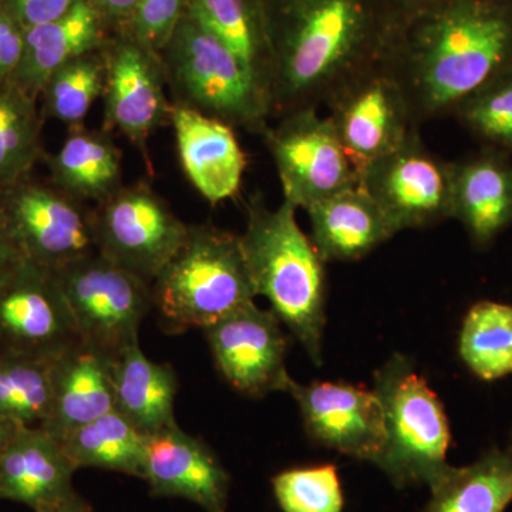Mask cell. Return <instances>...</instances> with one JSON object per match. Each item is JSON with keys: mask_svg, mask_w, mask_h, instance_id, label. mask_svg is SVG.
Wrapping results in <instances>:
<instances>
[{"mask_svg": "<svg viewBox=\"0 0 512 512\" xmlns=\"http://www.w3.org/2000/svg\"><path fill=\"white\" fill-rule=\"evenodd\" d=\"M430 490L424 512H504L512 501V453L491 450L470 466H448Z\"/></svg>", "mask_w": 512, "mask_h": 512, "instance_id": "obj_26", "label": "cell"}, {"mask_svg": "<svg viewBox=\"0 0 512 512\" xmlns=\"http://www.w3.org/2000/svg\"><path fill=\"white\" fill-rule=\"evenodd\" d=\"M268 28L271 117L319 109L357 74L386 57L370 0H284Z\"/></svg>", "mask_w": 512, "mask_h": 512, "instance_id": "obj_2", "label": "cell"}, {"mask_svg": "<svg viewBox=\"0 0 512 512\" xmlns=\"http://www.w3.org/2000/svg\"><path fill=\"white\" fill-rule=\"evenodd\" d=\"M187 13L229 47L268 94V30L249 0H187ZM269 100V99H268Z\"/></svg>", "mask_w": 512, "mask_h": 512, "instance_id": "obj_28", "label": "cell"}, {"mask_svg": "<svg viewBox=\"0 0 512 512\" xmlns=\"http://www.w3.org/2000/svg\"><path fill=\"white\" fill-rule=\"evenodd\" d=\"M114 410L111 360L77 342L55 357L52 403L42 429L62 440L77 427Z\"/></svg>", "mask_w": 512, "mask_h": 512, "instance_id": "obj_20", "label": "cell"}, {"mask_svg": "<svg viewBox=\"0 0 512 512\" xmlns=\"http://www.w3.org/2000/svg\"><path fill=\"white\" fill-rule=\"evenodd\" d=\"M239 238L256 296L268 299L271 311L312 362L322 365L325 261L299 227L296 208L284 200L271 210L264 198L256 195L248 201L247 228Z\"/></svg>", "mask_w": 512, "mask_h": 512, "instance_id": "obj_3", "label": "cell"}, {"mask_svg": "<svg viewBox=\"0 0 512 512\" xmlns=\"http://www.w3.org/2000/svg\"><path fill=\"white\" fill-rule=\"evenodd\" d=\"M22 259L23 255L20 254L15 242L6 235L5 231H0V282L16 268Z\"/></svg>", "mask_w": 512, "mask_h": 512, "instance_id": "obj_39", "label": "cell"}, {"mask_svg": "<svg viewBox=\"0 0 512 512\" xmlns=\"http://www.w3.org/2000/svg\"><path fill=\"white\" fill-rule=\"evenodd\" d=\"M165 73L157 53L137 39L124 40L106 57L104 124L143 148L148 137L170 123Z\"/></svg>", "mask_w": 512, "mask_h": 512, "instance_id": "obj_16", "label": "cell"}, {"mask_svg": "<svg viewBox=\"0 0 512 512\" xmlns=\"http://www.w3.org/2000/svg\"><path fill=\"white\" fill-rule=\"evenodd\" d=\"M154 306L173 328L205 329L256 292L241 238L212 225H190L187 239L153 281Z\"/></svg>", "mask_w": 512, "mask_h": 512, "instance_id": "obj_4", "label": "cell"}, {"mask_svg": "<svg viewBox=\"0 0 512 512\" xmlns=\"http://www.w3.org/2000/svg\"><path fill=\"white\" fill-rule=\"evenodd\" d=\"M96 249L153 284L187 239L185 224L146 184L121 187L93 212Z\"/></svg>", "mask_w": 512, "mask_h": 512, "instance_id": "obj_9", "label": "cell"}, {"mask_svg": "<svg viewBox=\"0 0 512 512\" xmlns=\"http://www.w3.org/2000/svg\"><path fill=\"white\" fill-rule=\"evenodd\" d=\"M326 106L359 177L417 128L402 84L384 60L353 77Z\"/></svg>", "mask_w": 512, "mask_h": 512, "instance_id": "obj_10", "label": "cell"}, {"mask_svg": "<svg viewBox=\"0 0 512 512\" xmlns=\"http://www.w3.org/2000/svg\"><path fill=\"white\" fill-rule=\"evenodd\" d=\"M99 15L117 19H131L140 0H87Z\"/></svg>", "mask_w": 512, "mask_h": 512, "instance_id": "obj_38", "label": "cell"}, {"mask_svg": "<svg viewBox=\"0 0 512 512\" xmlns=\"http://www.w3.org/2000/svg\"><path fill=\"white\" fill-rule=\"evenodd\" d=\"M453 177L454 164L430 153L416 128L402 146L363 171L360 185L400 232L453 218Z\"/></svg>", "mask_w": 512, "mask_h": 512, "instance_id": "obj_11", "label": "cell"}, {"mask_svg": "<svg viewBox=\"0 0 512 512\" xmlns=\"http://www.w3.org/2000/svg\"><path fill=\"white\" fill-rule=\"evenodd\" d=\"M42 512H93L92 507L80 497L79 494H73L72 497L62 501V503L53 505Z\"/></svg>", "mask_w": 512, "mask_h": 512, "instance_id": "obj_40", "label": "cell"}, {"mask_svg": "<svg viewBox=\"0 0 512 512\" xmlns=\"http://www.w3.org/2000/svg\"><path fill=\"white\" fill-rule=\"evenodd\" d=\"M266 147L274 158L284 200L298 210L360 184L329 117L318 109L292 111L266 127Z\"/></svg>", "mask_w": 512, "mask_h": 512, "instance_id": "obj_8", "label": "cell"}, {"mask_svg": "<svg viewBox=\"0 0 512 512\" xmlns=\"http://www.w3.org/2000/svg\"><path fill=\"white\" fill-rule=\"evenodd\" d=\"M18 429L19 427L15 426V424L0 419V454L8 447L10 440L15 436L16 430Z\"/></svg>", "mask_w": 512, "mask_h": 512, "instance_id": "obj_41", "label": "cell"}, {"mask_svg": "<svg viewBox=\"0 0 512 512\" xmlns=\"http://www.w3.org/2000/svg\"><path fill=\"white\" fill-rule=\"evenodd\" d=\"M25 49V29L0 3V84L9 82Z\"/></svg>", "mask_w": 512, "mask_h": 512, "instance_id": "obj_36", "label": "cell"}, {"mask_svg": "<svg viewBox=\"0 0 512 512\" xmlns=\"http://www.w3.org/2000/svg\"><path fill=\"white\" fill-rule=\"evenodd\" d=\"M386 441L376 466L396 487L434 483L448 467L450 426L443 404L406 356L394 355L375 376Z\"/></svg>", "mask_w": 512, "mask_h": 512, "instance_id": "obj_6", "label": "cell"}, {"mask_svg": "<svg viewBox=\"0 0 512 512\" xmlns=\"http://www.w3.org/2000/svg\"><path fill=\"white\" fill-rule=\"evenodd\" d=\"M76 0H3V5L23 29L55 22L72 8Z\"/></svg>", "mask_w": 512, "mask_h": 512, "instance_id": "obj_37", "label": "cell"}, {"mask_svg": "<svg viewBox=\"0 0 512 512\" xmlns=\"http://www.w3.org/2000/svg\"><path fill=\"white\" fill-rule=\"evenodd\" d=\"M3 227H5V210L0 207V231H3Z\"/></svg>", "mask_w": 512, "mask_h": 512, "instance_id": "obj_42", "label": "cell"}, {"mask_svg": "<svg viewBox=\"0 0 512 512\" xmlns=\"http://www.w3.org/2000/svg\"><path fill=\"white\" fill-rule=\"evenodd\" d=\"M161 63L177 99L174 104L259 136L268 127L271 106L262 84L190 13L178 22Z\"/></svg>", "mask_w": 512, "mask_h": 512, "instance_id": "obj_5", "label": "cell"}, {"mask_svg": "<svg viewBox=\"0 0 512 512\" xmlns=\"http://www.w3.org/2000/svg\"><path fill=\"white\" fill-rule=\"evenodd\" d=\"M114 410L144 434L175 426L178 382L173 367L153 362L133 343L111 362Z\"/></svg>", "mask_w": 512, "mask_h": 512, "instance_id": "obj_24", "label": "cell"}, {"mask_svg": "<svg viewBox=\"0 0 512 512\" xmlns=\"http://www.w3.org/2000/svg\"><path fill=\"white\" fill-rule=\"evenodd\" d=\"M53 360L55 357L0 353V419L18 427L45 423L52 403Z\"/></svg>", "mask_w": 512, "mask_h": 512, "instance_id": "obj_29", "label": "cell"}, {"mask_svg": "<svg viewBox=\"0 0 512 512\" xmlns=\"http://www.w3.org/2000/svg\"><path fill=\"white\" fill-rule=\"evenodd\" d=\"M77 342L55 272L23 258L0 282V353L56 357Z\"/></svg>", "mask_w": 512, "mask_h": 512, "instance_id": "obj_12", "label": "cell"}, {"mask_svg": "<svg viewBox=\"0 0 512 512\" xmlns=\"http://www.w3.org/2000/svg\"><path fill=\"white\" fill-rule=\"evenodd\" d=\"M185 0H140L134 10V35L141 45L158 52L170 42L183 18Z\"/></svg>", "mask_w": 512, "mask_h": 512, "instance_id": "obj_35", "label": "cell"}, {"mask_svg": "<svg viewBox=\"0 0 512 512\" xmlns=\"http://www.w3.org/2000/svg\"><path fill=\"white\" fill-rule=\"evenodd\" d=\"M202 330L218 372L237 392L251 397L288 392V339L271 309L254 301Z\"/></svg>", "mask_w": 512, "mask_h": 512, "instance_id": "obj_13", "label": "cell"}, {"mask_svg": "<svg viewBox=\"0 0 512 512\" xmlns=\"http://www.w3.org/2000/svg\"><path fill=\"white\" fill-rule=\"evenodd\" d=\"M101 37L99 12L87 0H76L55 22L25 29L22 60L10 82L35 99L59 67L94 52Z\"/></svg>", "mask_w": 512, "mask_h": 512, "instance_id": "obj_23", "label": "cell"}, {"mask_svg": "<svg viewBox=\"0 0 512 512\" xmlns=\"http://www.w3.org/2000/svg\"><path fill=\"white\" fill-rule=\"evenodd\" d=\"M147 439V434L113 410L59 441L77 470L100 468L141 478Z\"/></svg>", "mask_w": 512, "mask_h": 512, "instance_id": "obj_27", "label": "cell"}, {"mask_svg": "<svg viewBox=\"0 0 512 512\" xmlns=\"http://www.w3.org/2000/svg\"><path fill=\"white\" fill-rule=\"evenodd\" d=\"M306 212L312 242L325 262L357 261L397 234L360 184L316 202Z\"/></svg>", "mask_w": 512, "mask_h": 512, "instance_id": "obj_21", "label": "cell"}, {"mask_svg": "<svg viewBox=\"0 0 512 512\" xmlns=\"http://www.w3.org/2000/svg\"><path fill=\"white\" fill-rule=\"evenodd\" d=\"M76 470L56 437L42 427H19L0 454V500L45 511L76 494Z\"/></svg>", "mask_w": 512, "mask_h": 512, "instance_id": "obj_19", "label": "cell"}, {"mask_svg": "<svg viewBox=\"0 0 512 512\" xmlns=\"http://www.w3.org/2000/svg\"><path fill=\"white\" fill-rule=\"evenodd\" d=\"M53 180L76 201L101 204L121 185V153L106 134L74 127L52 158Z\"/></svg>", "mask_w": 512, "mask_h": 512, "instance_id": "obj_25", "label": "cell"}, {"mask_svg": "<svg viewBox=\"0 0 512 512\" xmlns=\"http://www.w3.org/2000/svg\"><path fill=\"white\" fill-rule=\"evenodd\" d=\"M178 156L188 180L212 205L238 194L247 167L234 128L173 104L171 120Z\"/></svg>", "mask_w": 512, "mask_h": 512, "instance_id": "obj_18", "label": "cell"}, {"mask_svg": "<svg viewBox=\"0 0 512 512\" xmlns=\"http://www.w3.org/2000/svg\"><path fill=\"white\" fill-rule=\"evenodd\" d=\"M402 2H404V3H416V2H421V3H423V5H424V3H429V2H431V0H402Z\"/></svg>", "mask_w": 512, "mask_h": 512, "instance_id": "obj_43", "label": "cell"}, {"mask_svg": "<svg viewBox=\"0 0 512 512\" xmlns=\"http://www.w3.org/2000/svg\"><path fill=\"white\" fill-rule=\"evenodd\" d=\"M272 487L284 512H342L345 505L338 470L332 464L282 471Z\"/></svg>", "mask_w": 512, "mask_h": 512, "instance_id": "obj_34", "label": "cell"}, {"mask_svg": "<svg viewBox=\"0 0 512 512\" xmlns=\"http://www.w3.org/2000/svg\"><path fill=\"white\" fill-rule=\"evenodd\" d=\"M106 59L94 52L76 57L56 70L46 83L47 113L72 126H80L94 101L104 93Z\"/></svg>", "mask_w": 512, "mask_h": 512, "instance_id": "obj_32", "label": "cell"}, {"mask_svg": "<svg viewBox=\"0 0 512 512\" xmlns=\"http://www.w3.org/2000/svg\"><path fill=\"white\" fill-rule=\"evenodd\" d=\"M460 355L468 369L487 382L512 375V306L476 303L464 319Z\"/></svg>", "mask_w": 512, "mask_h": 512, "instance_id": "obj_30", "label": "cell"}, {"mask_svg": "<svg viewBox=\"0 0 512 512\" xmlns=\"http://www.w3.org/2000/svg\"><path fill=\"white\" fill-rule=\"evenodd\" d=\"M384 63L402 84L414 121L446 116L512 67V10L503 0H431Z\"/></svg>", "mask_w": 512, "mask_h": 512, "instance_id": "obj_1", "label": "cell"}, {"mask_svg": "<svg viewBox=\"0 0 512 512\" xmlns=\"http://www.w3.org/2000/svg\"><path fill=\"white\" fill-rule=\"evenodd\" d=\"M298 403L306 434L313 441L356 460L376 464L386 430L375 390L349 383H296L288 387Z\"/></svg>", "mask_w": 512, "mask_h": 512, "instance_id": "obj_15", "label": "cell"}, {"mask_svg": "<svg viewBox=\"0 0 512 512\" xmlns=\"http://www.w3.org/2000/svg\"><path fill=\"white\" fill-rule=\"evenodd\" d=\"M508 450H510V451H511V453H512V437H511V447H510V448H508Z\"/></svg>", "mask_w": 512, "mask_h": 512, "instance_id": "obj_44", "label": "cell"}, {"mask_svg": "<svg viewBox=\"0 0 512 512\" xmlns=\"http://www.w3.org/2000/svg\"><path fill=\"white\" fill-rule=\"evenodd\" d=\"M2 2H3V0H0V3H2Z\"/></svg>", "mask_w": 512, "mask_h": 512, "instance_id": "obj_45", "label": "cell"}, {"mask_svg": "<svg viewBox=\"0 0 512 512\" xmlns=\"http://www.w3.org/2000/svg\"><path fill=\"white\" fill-rule=\"evenodd\" d=\"M458 120L498 153H512V67L458 104Z\"/></svg>", "mask_w": 512, "mask_h": 512, "instance_id": "obj_33", "label": "cell"}, {"mask_svg": "<svg viewBox=\"0 0 512 512\" xmlns=\"http://www.w3.org/2000/svg\"><path fill=\"white\" fill-rule=\"evenodd\" d=\"M156 497H177L205 512H227L229 474L204 441L175 426L150 434L143 477Z\"/></svg>", "mask_w": 512, "mask_h": 512, "instance_id": "obj_17", "label": "cell"}, {"mask_svg": "<svg viewBox=\"0 0 512 512\" xmlns=\"http://www.w3.org/2000/svg\"><path fill=\"white\" fill-rule=\"evenodd\" d=\"M453 218L485 248L512 224V164L488 150L454 164Z\"/></svg>", "mask_w": 512, "mask_h": 512, "instance_id": "obj_22", "label": "cell"}, {"mask_svg": "<svg viewBox=\"0 0 512 512\" xmlns=\"http://www.w3.org/2000/svg\"><path fill=\"white\" fill-rule=\"evenodd\" d=\"M55 274L83 345L113 362L138 342L141 322L154 306L150 281L99 252Z\"/></svg>", "mask_w": 512, "mask_h": 512, "instance_id": "obj_7", "label": "cell"}, {"mask_svg": "<svg viewBox=\"0 0 512 512\" xmlns=\"http://www.w3.org/2000/svg\"><path fill=\"white\" fill-rule=\"evenodd\" d=\"M3 231L23 258L53 272L97 252L93 214L47 188H20L5 211Z\"/></svg>", "mask_w": 512, "mask_h": 512, "instance_id": "obj_14", "label": "cell"}, {"mask_svg": "<svg viewBox=\"0 0 512 512\" xmlns=\"http://www.w3.org/2000/svg\"><path fill=\"white\" fill-rule=\"evenodd\" d=\"M37 117L33 97L16 84H0V187H9L35 160Z\"/></svg>", "mask_w": 512, "mask_h": 512, "instance_id": "obj_31", "label": "cell"}]
</instances>
